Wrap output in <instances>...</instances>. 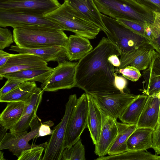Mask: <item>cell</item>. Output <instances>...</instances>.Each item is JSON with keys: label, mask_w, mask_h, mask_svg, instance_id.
I'll return each mask as SVG.
<instances>
[{"label": "cell", "mask_w": 160, "mask_h": 160, "mask_svg": "<svg viewBox=\"0 0 160 160\" xmlns=\"http://www.w3.org/2000/svg\"><path fill=\"white\" fill-rule=\"evenodd\" d=\"M48 142L43 143L41 145L29 148L22 152L17 160H41L42 155Z\"/></svg>", "instance_id": "obj_31"}, {"label": "cell", "mask_w": 160, "mask_h": 160, "mask_svg": "<svg viewBox=\"0 0 160 160\" xmlns=\"http://www.w3.org/2000/svg\"><path fill=\"white\" fill-rule=\"evenodd\" d=\"M102 112V111H101ZM102 126L95 153L99 157L105 156L114 142L118 132L117 120L102 112Z\"/></svg>", "instance_id": "obj_13"}, {"label": "cell", "mask_w": 160, "mask_h": 160, "mask_svg": "<svg viewBox=\"0 0 160 160\" xmlns=\"http://www.w3.org/2000/svg\"><path fill=\"white\" fill-rule=\"evenodd\" d=\"M142 74L145 84L143 93L148 96L156 94L160 90V54L155 50L149 67Z\"/></svg>", "instance_id": "obj_16"}, {"label": "cell", "mask_w": 160, "mask_h": 160, "mask_svg": "<svg viewBox=\"0 0 160 160\" xmlns=\"http://www.w3.org/2000/svg\"><path fill=\"white\" fill-rule=\"evenodd\" d=\"M153 12L154 18L153 24L156 28L160 30V13Z\"/></svg>", "instance_id": "obj_43"}, {"label": "cell", "mask_w": 160, "mask_h": 160, "mask_svg": "<svg viewBox=\"0 0 160 160\" xmlns=\"http://www.w3.org/2000/svg\"><path fill=\"white\" fill-rule=\"evenodd\" d=\"M65 48L70 61L80 59L93 49L88 39L76 34L68 37Z\"/></svg>", "instance_id": "obj_22"}, {"label": "cell", "mask_w": 160, "mask_h": 160, "mask_svg": "<svg viewBox=\"0 0 160 160\" xmlns=\"http://www.w3.org/2000/svg\"><path fill=\"white\" fill-rule=\"evenodd\" d=\"M44 16L70 31L89 39L95 38L101 29L66 2Z\"/></svg>", "instance_id": "obj_4"}, {"label": "cell", "mask_w": 160, "mask_h": 160, "mask_svg": "<svg viewBox=\"0 0 160 160\" xmlns=\"http://www.w3.org/2000/svg\"><path fill=\"white\" fill-rule=\"evenodd\" d=\"M114 71L116 73H121L125 78L132 82L137 81L141 76L140 71L130 65L121 69L114 68Z\"/></svg>", "instance_id": "obj_32"}, {"label": "cell", "mask_w": 160, "mask_h": 160, "mask_svg": "<svg viewBox=\"0 0 160 160\" xmlns=\"http://www.w3.org/2000/svg\"><path fill=\"white\" fill-rule=\"evenodd\" d=\"M43 92L41 88L36 87L29 98L25 102L23 111L20 119L9 132H23L28 128L31 121L37 115Z\"/></svg>", "instance_id": "obj_14"}, {"label": "cell", "mask_w": 160, "mask_h": 160, "mask_svg": "<svg viewBox=\"0 0 160 160\" xmlns=\"http://www.w3.org/2000/svg\"><path fill=\"white\" fill-rule=\"evenodd\" d=\"M160 122V103L159 109L158 119V124Z\"/></svg>", "instance_id": "obj_46"}, {"label": "cell", "mask_w": 160, "mask_h": 160, "mask_svg": "<svg viewBox=\"0 0 160 160\" xmlns=\"http://www.w3.org/2000/svg\"><path fill=\"white\" fill-rule=\"evenodd\" d=\"M88 105L87 128L93 144L98 142L102 126V112L94 98L86 93Z\"/></svg>", "instance_id": "obj_20"}, {"label": "cell", "mask_w": 160, "mask_h": 160, "mask_svg": "<svg viewBox=\"0 0 160 160\" xmlns=\"http://www.w3.org/2000/svg\"><path fill=\"white\" fill-rule=\"evenodd\" d=\"M13 35L8 28H0V50L9 47L13 42Z\"/></svg>", "instance_id": "obj_34"}, {"label": "cell", "mask_w": 160, "mask_h": 160, "mask_svg": "<svg viewBox=\"0 0 160 160\" xmlns=\"http://www.w3.org/2000/svg\"><path fill=\"white\" fill-rule=\"evenodd\" d=\"M148 97L144 93L139 95L125 109L119 118L120 120L123 123L136 124Z\"/></svg>", "instance_id": "obj_28"}, {"label": "cell", "mask_w": 160, "mask_h": 160, "mask_svg": "<svg viewBox=\"0 0 160 160\" xmlns=\"http://www.w3.org/2000/svg\"><path fill=\"white\" fill-rule=\"evenodd\" d=\"M63 160H85V150L81 139L70 147L64 149L62 154Z\"/></svg>", "instance_id": "obj_30"}, {"label": "cell", "mask_w": 160, "mask_h": 160, "mask_svg": "<svg viewBox=\"0 0 160 160\" xmlns=\"http://www.w3.org/2000/svg\"><path fill=\"white\" fill-rule=\"evenodd\" d=\"M152 12L160 13V0H135Z\"/></svg>", "instance_id": "obj_37"}, {"label": "cell", "mask_w": 160, "mask_h": 160, "mask_svg": "<svg viewBox=\"0 0 160 160\" xmlns=\"http://www.w3.org/2000/svg\"><path fill=\"white\" fill-rule=\"evenodd\" d=\"M64 2L98 27L105 33L108 32L103 22L102 13L93 0H64Z\"/></svg>", "instance_id": "obj_17"}, {"label": "cell", "mask_w": 160, "mask_h": 160, "mask_svg": "<svg viewBox=\"0 0 160 160\" xmlns=\"http://www.w3.org/2000/svg\"><path fill=\"white\" fill-rule=\"evenodd\" d=\"M0 159L1 160H5V159L4 158V157L3 156V153L1 152L0 151Z\"/></svg>", "instance_id": "obj_45"}, {"label": "cell", "mask_w": 160, "mask_h": 160, "mask_svg": "<svg viewBox=\"0 0 160 160\" xmlns=\"http://www.w3.org/2000/svg\"><path fill=\"white\" fill-rule=\"evenodd\" d=\"M100 12L111 18L143 24L154 22L153 12L135 0H93Z\"/></svg>", "instance_id": "obj_3"}, {"label": "cell", "mask_w": 160, "mask_h": 160, "mask_svg": "<svg viewBox=\"0 0 160 160\" xmlns=\"http://www.w3.org/2000/svg\"><path fill=\"white\" fill-rule=\"evenodd\" d=\"M160 103L155 94L148 96L136 124L137 128H155L158 123Z\"/></svg>", "instance_id": "obj_21"}, {"label": "cell", "mask_w": 160, "mask_h": 160, "mask_svg": "<svg viewBox=\"0 0 160 160\" xmlns=\"http://www.w3.org/2000/svg\"><path fill=\"white\" fill-rule=\"evenodd\" d=\"M97 160H160V156L145 150L128 151L118 154L99 157Z\"/></svg>", "instance_id": "obj_29"}, {"label": "cell", "mask_w": 160, "mask_h": 160, "mask_svg": "<svg viewBox=\"0 0 160 160\" xmlns=\"http://www.w3.org/2000/svg\"><path fill=\"white\" fill-rule=\"evenodd\" d=\"M54 125V123L53 122L50 120L42 122L40 127L37 138L48 135H51L53 130H51L50 127Z\"/></svg>", "instance_id": "obj_38"}, {"label": "cell", "mask_w": 160, "mask_h": 160, "mask_svg": "<svg viewBox=\"0 0 160 160\" xmlns=\"http://www.w3.org/2000/svg\"><path fill=\"white\" fill-rule=\"evenodd\" d=\"M23 82L12 78H8L4 85L0 90V97H1L17 87Z\"/></svg>", "instance_id": "obj_36"}, {"label": "cell", "mask_w": 160, "mask_h": 160, "mask_svg": "<svg viewBox=\"0 0 160 160\" xmlns=\"http://www.w3.org/2000/svg\"><path fill=\"white\" fill-rule=\"evenodd\" d=\"M13 35L17 46L29 48L65 47L68 39L63 31L42 26L16 27L13 28Z\"/></svg>", "instance_id": "obj_2"}, {"label": "cell", "mask_w": 160, "mask_h": 160, "mask_svg": "<svg viewBox=\"0 0 160 160\" xmlns=\"http://www.w3.org/2000/svg\"><path fill=\"white\" fill-rule=\"evenodd\" d=\"M154 49L139 48L127 54L120 53V65L118 69L130 65L140 71L147 68L150 64Z\"/></svg>", "instance_id": "obj_19"}, {"label": "cell", "mask_w": 160, "mask_h": 160, "mask_svg": "<svg viewBox=\"0 0 160 160\" xmlns=\"http://www.w3.org/2000/svg\"><path fill=\"white\" fill-rule=\"evenodd\" d=\"M152 146L155 154L160 155V122L153 129L152 134Z\"/></svg>", "instance_id": "obj_35"}, {"label": "cell", "mask_w": 160, "mask_h": 160, "mask_svg": "<svg viewBox=\"0 0 160 160\" xmlns=\"http://www.w3.org/2000/svg\"><path fill=\"white\" fill-rule=\"evenodd\" d=\"M116 19L133 32L146 38L144 31V24L124 19L118 18Z\"/></svg>", "instance_id": "obj_33"}, {"label": "cell", "mask_w": 160, "mask_h": 160, "mask_svg": "<svg viewBox=\"0 0 160 160\" xmlns=\"http://www.w3.org/2000/svg\"><path fill=\"white\" fill-rule=\"evenodd\" d=\"M27 133V131L7 132L0 141V150L8 149L18 158L23 151L42 144H29Z\"/></svg>", "instance_id": "obj_15"}, {"label": "cell", "mask_w": 160, "mask_h": 160, "mask_svg": "<svg viewBox=\"0 0 160 160\" xmlns=\"http://www.w3.org/2000/svg\"><path fill=\"white\" fill-rule=\"evenodd\" d=\"M118 132L112 144L109 149V156L114 155L124 152L127 150L128 140L137 128L136 124H130L117 121Z\"/></svg>", "instance_id": "obj_24"}, {"label": "cell", "mask_w": 160, "mask_h": 160, "mask_svg": "<svg viewBox=\"0 0 160 160\" xmlns=\"http://www.w3.org/2000/svg\"><path fill=\"white\" fill-rule=\"evenodd\" d=\"M116 55H113L109 57L108 61L114 66L117 68L120 65V61Z\"/></svg>", "instance_id": "obj_42"}, {"label": "cell", "mask_w": 160, "mask_h": 160, "mask_svg": "<svg viewBox=\"0 0 160 160\" xmlns=\"http://www.w3.org/2000/svg\"><path fill=\"white\" fill-rule=\"evenodd\" d=\"M24 106V102H8L0 114V125L7 130H11L21 118Z\"/></svg>", "instance_id": "obj_26"}, {"label": "cell", "mask_w": 160, "mask_h": 160, "mask_svg": "<svg viewBox=\"0 0 160 160\" xmlns=\"http://www.w3.org/2000/svg\"><path fill=\"white\" fill-rule=\"evenodd\" d=\"M0 141L2 139L4 136L7 133V131L8 130L3 128L1 125H0Z\"/></svg>", "instance_id": "obj_44"}, {"label": "cell", "mask_w": 160, "mask_h": 160, "mask_svg": "<svg viewBox=\"0 0 160 160\" xmlns=\"http://www.w3.org/2000/svg\"><path fill=\"white\" fill-rule=\"evenodd\" d=\"M61 5L58 0H1L0 10L13 11L44 16Z\"/></svg>", "instance_id": "obj_11"}, {"label": "cell", "mask_w": 160, "mask_h": 160, "mask_svg": "<svg viewBox=\"0 0 160 160\" xmlns=\"http://www.w3.org/2000/svg\"><path fill=\"white\" fill-rule=\"evenodd\" d=\"M35 82L25 81L5 94L0 97V102H9L27 101L37 87Z\"/></svg>", "instance_id": "obj_27"}, {"label": "cell", "mask_w": 160, "mask_h": 160, "mask_svg": "<svg viewBox=\"0 0 160 160\" xmlns=\"http://www.w3.org/2000/svg\"><path fill=\"white\" fill-rule=\"evenodd\" d=\"M88 109V100L85 93L77 99L68 122L65 135L64 149L71 147L80 139L82 132L87 128Z\"/></svg>", "instance_id": "obj_7"}, {"label": "cell", "mask_w": 160, "mask_h": 160, "mask_svg": "<svg viewBox=\"0 0 160 160\" xmlns=\"http://www.w3.org/2000/svg\"><path fill=\"white\" fill-rule=\"evenodd\" d=\"M157 97L160 100V90L157 93L155 94Z\"/></svg>", "instance_id": "obj_47"}, {"label": "cell", "mask_w": 160, "mask_h": 160, "mask_svg": "<svg viewBox=\"0 0 160 160\" xmlns=\"http://www.w3.org/2000/svg\"><path fill=\"white\" fill-rule=\"evenodd\" d=\"M102 18L108 32V39L114 43L120 53L127 54L136 49H154L146 38L132 31L118 20L102 14Z\"/></svg>", "instance_id": "obj_5"}, {"label": "cell", "mask_w": 160, "mask_h": 160, "mask_svg": "<svg viewBox=\"0 0 160 160\" xmlns=\"http://www.w3.org/2000/svg\"></svg>", "instance_id": "obj_48"}, {"label": "cell", "mask_w": 160, "mask_h": 160, "mask_svg": "<svg viewBox=\"0 0 160 160\" xmlns=\"http://www.w3.org/2000/svg\"><path fill=\"white\" fill-rule=\"evenodd\" d=\"M53 68L49 67L45 68L30 69L6 73L0 77L3 78L16 79L23 82L27 81L38 82L43 83L48 77Z\"/></svg>", "instance_id": "obj_25"}, {"label": "cell", "mask_w": 160, "mask_h": 160, "mask_svg": "<svg viewBox=\"0 0 160 160\" xmlns=\"http://www.w3.org/2000/svg\"><path fill=\"white\" fill-rule=\"evenodd\" d=\"M114 83L116 87L121 93H125L124 91L127 87V81L124 77L118 76L115 72L114 73Z\"/></svg>", "instance_id": "obj_39"}, {"label": "cell", "mask_w": 160, "mask_h": 160, "mask_svg": "<svg viewBox=\"0 0 160 160\" xmlns=\"http://www.w3.org/2000/svg\"><path fill=\"white\" fill-rule=\"evenodd\" d=\"M9 50L18 53H29L36 55L47 62L54 61L59 63L65 61L67 58L66 49L65 47L63 46L29 48L12 45Z\"/></svg>", "instance_id": "obj_18"}, {"label": "cell", "mask_w": 160, "mask_h": 160, "mask_svg": "<svg viewBox=\"0 0 160 160\" xmlns=\"http://www.w3.org/2000/svg\"><path fill=\"white\" fill-rule=\"evenodd\" d=\"M77 62L66 60L58 63L48 77L41 85L43 91L56 92L69 89L75 86V76Z\"/></svg>", "instance_id": "obj_9"}, {"label": "cell", "mask_w": 160, "mask_h": 160, "mask_svg": "<svg viewBox=\"0 0 160 160\" xmlns=\"http://www.w3.org/2000/svg\"><path fill=\"white\" fill-rule=\"evenodd\" d=\"M75 94L69 96L65 105V112L61 121L53 129L52 133L45 148L42 160H61L64 149V143L68 124L76 105Z\"/></svg>", "instance_id": "obj_6"}, {"label": "cell", "mask_w": 160, "mask_h": 160, "mask_svg": "<svg viewBox=\"0 0 160 160\" xmlns=\"http://www.w3.org/2000/svg\"><path fill=\"white\" fill-rule=\"evenodd\" d=\"M153 38L150 42L154 49L160 54V30L155 28L153 25Z\"/></svg>", "instance_id": "obj_40"}, {"label": "cell", "mask_w": 160, "mask_h": 160, "mask_svg": "<svg viewBox=\"0 0 160 160\" xmlns=\"http://www.w3.org/2000/svg\"><path fill=\"white\" fill-rule=\"evenodd\" d=\"M12 55L3 50H0V68L6 64Z\"/></svg>", "instance_id": "obj_41"}, {"label": "cell", "mask_w": 160, "mask_h": 160, "mask_svg": "<svg viewBox=\"0 0 160 160\" xmlns=\"http://www.w3.org/2000/svg\"><path fill=\"white\" fill-rule=\"evenodd\" d=\"M28 26L47 27L63 30L55 22L44 16L25 12L0 10V26L3 28Z\"/></svg>", "instance_id": "obj_8"}, {"label": "cell", "mask_w": 160, "mask_h": 160, "mask_svg": "<svg viewBox=\"0 0 160 160\" xmlns=\"http://www.w3.org/2000/svg\"><path fill=\"white\" fill-rule=\"evenodd\" d=\"M47 62L41 58L29 53L12 54L7 62L0 68V77L19 71L49 67Z\"/></svg>", "instance_id": "obj_12"}, {"label": "cell", "mask_w": 160, "mask_h": 160, "mask_svg": "<svg viewBox=\"0 0 160 160\" xmlns=\"http://www.w3.org/2000/svg\"><path fill=\"white\" fill-rule=\"evenodd\" d=\"M153 130L150 128H136L128 140L127 151H146L152 148Z\"/></svg>", "instance_id": "obj_23"}, {"label": "cell", "mask_w": 160, "mask_h": 160, "mask_svg": "<svg viewBox=\"0 0 160 160\" xmlns=\"http://www.w3.org/2000/svg\"><path fill=\"white\" fill-rule=\"evenodd\" d=\"M91 94L102 112L116 120L128 105L139 95L126 92Z\"/></svg>", "instance_id": "obj_10"}, {"label": "cell", "mask_w": 160, "mask_h": 160, "mask_svg": "<svg viewBox=\"0 0 160 160\" xmlns=\"http://www.w3.org/2000/svg\"><path fill=\"white\" fill-rule=\"evenodd\" d=\"M113 55L120 56L119 49L108 38H102L77 62L75 87L87 94L120 93L114 83V66L108 60Z\"/></svg>", "instance_id": "obj_1"}]
</instances>
